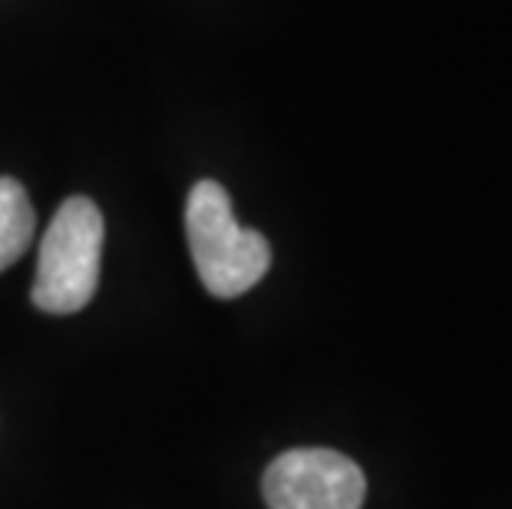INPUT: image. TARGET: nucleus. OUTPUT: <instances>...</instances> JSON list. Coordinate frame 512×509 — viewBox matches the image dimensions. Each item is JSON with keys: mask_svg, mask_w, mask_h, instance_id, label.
<instances>
[{"mask_svg": "<svg viewBox=\"0 0 512 509\" xmlns=\"http://www.w3.org/2000/svg\"><path fill=\"white\" fill-rule=\"evenodd\" d=\"M103 212L93 199L73 196L53 215L40 242V262L34 278V305L47 314L83 311L100 285L103 258Z\"/></svg>", "mask_w": 512, "mask_h": 509, "instance_id": "f03ea898", "label": "nucleus"}, {"mask_svg": "<svg viewBox=\"0 0 512 509\" xmlns=\"http://www.w3.org/2000/svg\"><path fill=\"white\" fill-rule=\"evenodd\" d=\"M268 509H361L367 480L361 467L334 450H288L261 480Z\"/></svg>", "mask_w": 512, "mask_h": 509, "instance_id": "7ed1b4c3", "label": "nucleus"}, {"mask_svg": "<svg viewBox=\"0 0 512 509\" xmlns=\"http://www.w3.org/2000/svg\"><path fill=\"white\" fill-rule=\"evenodd\" d=\"M34 229L37 215L27 199V189L17 179L4 176L0 179V272H7L27 252Z\"/></svg>", "mask_w": 512, "mask_h": 509, "instance_id": "20e7f679", "label": "nucleus"}, {"mask_svg": "<svg viewBox=\"0 0 512 509\" xmlns=\"http://www.w3.org/2000/svg\"><path fill=\"white\" fill-rule=\"evenodd\" d=\"M185 235L192 262L209 295L238 298L265 278L271 265L268 238L238 225L228 192L212 179L195 182L185 202Z\"/></svg>", "mask_w": 512, "mask_h": 509, "instance_id": "f257e3e1", "label": "nucleus"}]
</instances>
